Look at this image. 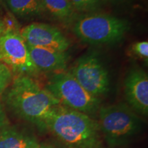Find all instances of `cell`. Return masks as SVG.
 <instances>
[{
	"mask_svg": "<svg viewBox=\"0 0 148 148\" xmlns=\"http://www.w3.org/2000/svg\"><path fill=\"white\" fill-rule=\"evenodd\" d=\"M3 92V101L9 110L21 119L40 127L60 105L45 88L28 75H18Z\"/></svg>",
	"mask_w": 148,
	"mask_h": 148,
	"instance_id": "cell-1",
	"label": "cell"
},
{
	"mask_svg": "<svg viewBox=\"0 0 148 148\" xmlns=\"http://www.w3.org/2000/svg\"><path fill=\"white\" fill-rule=\"evenodd\" d=\"M43 127L71 148H103L97 121L62 105L56 108Z\"/></svg>",
	"mask_w": 148,
	"mask_h": 148,
	"instance_id": "cell-2",
	"label": "cell"
},
{
	"mask_svg": "<svg viewBox=\"0 0 148 148\" xmlns=\"http://www.w3.org/2000/svg\"><path fill=\"white\" fill-rule=\"evenodd\" d=\"M97 122L103 139L111 148L128 143L142 125L139 116L125 103L101 107Z\"/></svg>",
	"mask_w": 148,
	"mask_h": 148,
	"instance_id": "cell-3",
	"label": "cell"
},
{
	"mask_svg": "<svg viewBox=\"0 0 148 148\" xmlns=\"http://www.w3.org/2000/svg\"><path fill=\"white\" fill-rule=\"evenodd\" d=\"M129 29L126 20L108 14L93 13L77 18L73 31L82 41L101 45L120 41Z\"/></svg>",
	"mask_w": 148,
	"mask_h": 148,
	"instance_id": "cell-4",
	"label": "cell"
},
{
	"mask_svg": "<svg viewBox=\"0 0 148 148\" xmlns=\"http://www.w3.org/2000/svg\"><path fill=\"white\" fill-rule=\"evenodd\" d=\"M45 88L60 105L68 108L88 114L94 113L99 107V98L86 91L70 73H56Z\"/></svg>",
	"mask_w": 148,
	"mask_h": 148,
	"instance_id": "cell-5",
	"label": "cell"
},
{
	"mask_svg": "<svg viewBox=\"0 0 148 148\" xmlns=\"http://www.w3.org/2000/svg\"><path fill=\"white\" fill-rule=\"evenodd\" d=\"M69 73L86 91L96 97L108 91V71L95 55H84L79 58Z\"/></svg>",
	"mask_w": 148,
	"mask_h": 148,
	"instance_id": "cell-6",
	"label": "cell"
},
{
	"mask_svg": "<svg viewBox=\"0 0 148 148\" xmlns=\"http://www.w3.org/2000/svg\"><path fill=\"white\" fill-rule=\"evenodd\" d=\"M0 62L19 75L29 76L38 71L26 43L18 33H7L0 36Z\"/></svg>",
	"mask_w": 148,
	"mask_h": 148,
	"instance_id": "cell-7",
	"label": "cell"
},
{
	"mask_svg": "<svg viewBox=\"0 0 148 148\" xmlns=\"http://www.w3.org/2000/svg\"><path fill=\"white\" fill-rule=\"evenodd\" d=\"M19 34L27 45L51 48L65 51L69 42L57 27L47 23H32L20 30Z\"/></svg>",
	"mask_w": 148,
	"mask_h": 148,
	"instance_id": "cell-8",
	"label": "cell"
},
{
	"mask_svg": "<svg viewBox=\"0 0 148 148\" xmlns=\"http://www.w3.org/2000/svg\"><path fill=\"white\" fill-rule=\"evenodd\" d=\"M127 103L142 115L148 114V76L141 69H134L127 74L124 83Z\"/></svg>",
	"mask_w": 148,
	"mask_h": 148,
	"instance_id": "cell-9",
	"label": "cell"
},
{
	"mask_svg": "<svg viewBox=\"0 0 148 148\" xmlns=\"http://www.w3.org/2000/svg\"><path fill=\"white\" fill-rule=\"evenodd\" d=\"M27 47L31 60L38 71L59 73L66 67L69 56L65 51L28 45Z\"/></svg>",
	"mask_w": 148,
	"mask_h": 148,
	"instance_id": "cell-10",
	"label": "cell"
},
{
	"mask_svg": "<svg viewBox=\"0 0 148 148\" xmlns=\"http://www.w3.org/2000/svg\"><path fill=\"white\" fill-rule=\"evenodd\" d=\"M40 145L34 136L10 125L0 129V148H36Z\"/></svg>",
	"mask_w": 148,
	"mask_h": 148,
	"instance_id": "cell-11",
	"label": "cell"
},
{
	"mask_svg": "<svg viewBox=\"0 0 148 148\" xmlns=\"http://www.w3.org/2000/svg\"><path fill=\"white\" fill-rule=\"evenodd\" d=\"M44 11L62 21H69L73 17L75 10L69 0H41Z\"/></svg>",
	"mask_w": 148,
	"mask_h": 148,
	"instance_id": "cell-12",
	"label": "cell"
},
{
	"mask_svg": "<svg viewBox=\"0 0 148 148\" xmlns=\"http://www.w3.org/2000/svg\"><path fill=\"white\" fill-rule=\"evenodd\" d=\"M12 13L20 16L36 15L44 12L41 0H6Z\"/></svg>",
	"mask_w": 148,
	"mask_h": 148,
	"instance_id": "cell-13",
	"label": "cell"
},
{
	"mask_svg": "<svg viewBox=\"0 0 148 148\" xmlns=\"http://www.w3.org/2000/svg\"><path fill=\"white\" fill-rule=\"evenodd\" d=\"M74 10L88 12L95 10L101 3V0H69Z\"/></svg>",
	"mask_w": 148,
	"mask_h": 148,
	"instance_id": "cell-14",
	"label": "cell"
},
{
	"mask_svg": "<svg viewBox=\"0 0 148 148\" xmlns=\"http://www.w3.org/2000/svg\"><path fill=\"white\" fill-rule=\"evenodd\" d=\"M13 79L12 72L8 66L0 62V94L8 87Z\"/></svg>",
	"mask_w": 148,
	"mask_h": 148,
	"instance_id": "cell-15",
	"label": "cell"
},
{
	"mask_svg": "<svg viewBox=\"0 0 148 148\" xmlns=\"http://www.w3.org/2000/svg\"><path fill=\"white\" fill-rule=\"evenodd\" d=\"M1 20L3 25V34H7V33L19 34V24L12 13L7 12L3 16V18H1Z\"/></svg>",
	"mask_w": 148,
	"mask_h": 148,
	"instance_id": "cell-16",
	"label": "cell"
},
{
	"mask_svg": "<svg viewBox=\"0 0 148 148\" xmlns=\"http://www.w3.org/2000/svg\"><path fill=\"white\" fill-rule=\"evenodd\" d=\"M132 52L140 58L147 60L148 58V42L140 41L135 42L132 46Z\"/></svg>",
	"mask_w": 148,
	"mask_h": 148,
	"instance_id": "cell-17",
	"label": "cell"
},
{
	"mask_svg": "<svg viewBox=\"0 0 148 148\" xmlns=\"http://www.w3.org/2000/svg\"><path fill=\"white\" fill-rule=\"evenodd\" d=\"M9 125V121L5 113L3 105L0 102V129Z\"/></svg>",
	"mask_w": 148,
	"mask_h": 148,
	"instance_id": "cell-18",
	"label": "cell"
},
{
	"mask_svg": "<svg viewBox=\"0 0 148 148\" xmlns=\"http://www.w3.org/2000/svg\"><path fill=\"white\" fill-rule=\"evenodd\" d=\"M3 34V25L2 23V20L1 18L0 17V36Z\"/></svg>",
	"mask_w": 148,
	"mask_h": 148,
	"instance_id": "cell-19",
	"label": "cell"
},
{
	"mask_svg": "<svg viewBox=\"0 0 148 148\" xmlns=\"http://www.w3.org/2000/svg\"><path fill=\"white\" fill-rule=\"evenodd\" d=\"M123 1V0H101V1H108V2H119V1Z\"/></svg>",
	"mask_w": 148,
	"mask_h": 148,
	"instance_id": "cell-20",
	"label": "cell"
},
{
	"mask_svg": "<svg viewBox=\"0 0 148 148\" xmlns=\"http://www.w3.org/2000/svg\"><path fill=\"white\" fill-rule=\"evenodd\" d=\"M36 148H53V147H45V146H42L40 145V146H38V147H37Z\"/></svg>",
	"mask_w": 148,
	"mask_h": 148,
	"instance_id": "cell-21",
	"label": "cell"
}]
</instances>
